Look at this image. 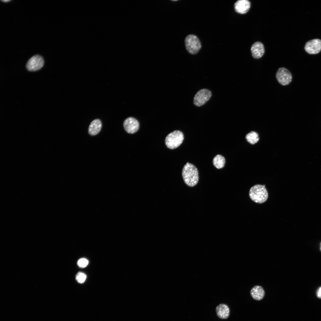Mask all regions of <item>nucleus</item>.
Wrapping results in <instances>:
<instances>
[{
  "label": "nucleus",
  "instance_id": "1",
  "mask_svg": "<svg viewBox=\"0 0 321 321\" xmlns=\"http://www.w3.org/2000/svg\"><path fill=\"white\" fill-rule=\"evenodd\" d=\"M182 175L185 183L192 187L196 185L199 180V174L196 168L193 164L187 162L184 166Z\"/></svg>",
  "mask_w": 321,
  "mask_h": 321
},
{
  "label": "nucleus",
  "instance_id": "2",
  "mask_svg": "<svg viewBox=\"0 0 321 321\" xmlns=\"http://www.w3.org/2000/svg\"><path fill=\"white\" fill-rule=\"evenodd\" d=\"M249 196L253 201L259 204L265 202L268 197V192L265 185L259 184L255 185L250 188Z\"/></svg>",
  "mask_w": 321,
  "mask_h": 321
},
{
  "label": "nucleus",
  "instance_id": "3",
  "mask_svg": "<svg viewBox=\"0 0 321 321\" xmlns=\"http://www.w3.org/2000/svg\"><path fill=\"white\" fill-rule=\"evenodd\" d=\"M184 139L182 133L176 130L169 133L166 137L165 143L168 148L173 149L178 147L182 142Z\"/></svg>",
  "mask_w": 321,
  "mask_h": 321
},
{
  "label": "nucleus",
  "instance_id": "4",
  "mask_svg": "<svg viewBox=\"0 0 321 321\" xmlns=\"http://www.w3.org/2000/svg\"><path fill=\"white\" fill-rule=\"evenodd\" d=\"M185 42L186 50L192 54H197L201 48V44L199 39L193 34L188 35L185 38Z\"/></svg>",
  "mask_w": 321,
  "mask_h": 321
},
{
  "label": "nucleus",
  "instance_id": "5",
  "mask_svg": "<svg viewBox=\"0 0 321 321\" xmlns=\"http://www.w3.org/2000/svg\"><path fill=\"white\" fill-rule=\"evenodd\" d=\"M211 96L212 93L209 90L204 88L200 89L194 97L193 104L196 106H201L209 100Z\"/></svg>",
  "mask_w": 321,
  "mask_h": 321
},
{
  "label": "nucleus",
  "instance_id": "6",
  "mask_svg": "<svg viewBox=\"0 0 321 321\" xmlns=\"http://www.w3.org/2000/svg\"><path fill=\"white\" fill-rule=\"evenodd\" d=\"M276 78L281 85L286 86L289 84L292 81V75L291 72L284 67L279 68L277 71Z\"/></svg>",
  "mask_w": 321,
  "mask_h": 321
},
{
  "label": "nucleus",
  "instance_id": "7",
  "mask_svg": "<svg viewBox=\"0 0 321 321\" xmlns=\"http://www.w3.org/2000/svg\"><path fill=\"white\" fill-rule=\"evenodd\" d=\"M44 64V61L42 57L39 55H35L28 61L26 67L29 71H36L40 69Z\"/></svg>",
  "mask_w": 321,
  "mask_h": 321
},
{
  "label": "nucleus",
  "instance_id": "8",
  "mask_svg": "<svg viewBox=\"0 0 321 321\" xmlns=\"http://www.w3.org/2000/svg\"><path fill=\"white\" fill-rule=\"evenodd\" d=\"M305 49L309 54L318 53L321 50V40L316 39L308 41L305 44Z\"/></svg>",
  "mask_w": 321,
  "mask_h": 321
},
{
  "label": "nucleus",
  "instance_id": "9",
  "mask_svg": "<svg viewBox=\"0 0 321 321\" xmlns=\"http://www.w3.org/2000/svg\"><path fill=\"white\" fill-rule=\"evenodd\" d=\"M139 123L138 120L132 117L126 119L123 122V127L128 133L133 134L136 132L139 129Z\"/></svg>",
  "mask_w": 321,
  "mask_h": 321
},
{
  "label": "nucleus",
  "instance_id": "10",
  "mask_svg": "<svg viewBox=\"0 0 321 321\" xmlns=\"http://www.w3.org/2000/svg\"><path fill=\"white\" fill-rule=\"evenodd\" d=\"M251 50L252 56L255 59H258L261 57L265 53V48L263 44L259 41L256 42L252 44Z\"/></svg>",
  "mask_w": 321,
  "mask_h": 321
},
{
  "label": "nucleus",
  "instance_id": "11",
  "mask_svg": "<svg viewBox=\"0 0 321 321\" xmlns=\"http://www.w3.org/2000/svg\"><path fill=\"white\" fill-rule=\"evenodd\" d=\"M250 7V2L247 0H239L234 4L235 11L240 14H244L248 12Z\"/></svg>",
  "mask_w": 321,
  "mask_h": 321
},
{
  "label": "nucleus",
  "instance_id": "12",
  "mask_svg": "<svg viewBox=\"0 0 321 321\" xmlns=\"http://www.w3.org/2000/svg\"><path fill=\"white\" fill-rule=\"evenodd\" d=\"M215 310L217 316L220 319H226L229 316V309L226 304L219 305L216 307Z\"/></svg>",
  "mask_w": 321,
  "mask_h": 321
},
{
  "label": "nucleus",
  "instance_id": "13",
  "mask_svg": "<svg viewBox=\"0 0 321 321\" xmlns=\"http://www.w3.org/2000/svg\"><path fill=\"white\" fill-rule=\"evenodd\" d=\"M250 294L254 299L260 300L264 297L265 292L262 287L259 285H256L251 289Z\"/></svg>",
  "mask_w": 321,
  "mask_h": 321
},
{
  "label": "nucleus",
  "instance_id": "14",
  "mask_svg": "<svg viewBox=\"0 0 321 321\" xmlns=\"http://www.w3.org/2000/svg\"><path fill=\"white\" fill-rule=\"evenodd\" d=\"M102 125V123L100 119H94L89 125L88 129L89 133L92 136L97 135L100 130Z\"/></svg>",
  "mask_w": 321,
  "mask_h": 321
},
{
  "label": "nucleus",
  "instance_id": "15",
  "mask_svg": "<svg viewBox=\"0 0 321 321\" xmlns=\"http://www.w3.org/2000/svg\"><path fill=\"white\" fill-rule=\"evenodd\" d=\"M246 139L248 142L251 144H254L259 140V134L255 131H251L246 136Z\"/></svg>",
  "mask_w": 321,
  "mask_h": 321
},
{
  "label": "nucleus",
  "instance_id": "16",
  "mask_svg": "<svg viewBox=\"0 0 321 321\" xmlns=\"http://www.w3.org/2000/svg\"><path fill=\"white\" fill-rule=\"evenodd\" d=\"M213 163L217 169L222 168L224 167L225 163V158L222 155H217L213 158Z\"/></svg>",
  "mask_w": 321,
  "mask_h": 321
},
{
  "label": "nucleus",
  "instance_id": "17",
  "mask_svg": "<svg viewBox=\"0 0 321 321\" xmlns=\"http://www.w3.org/2000/svg\"><path fill=\"white\" fill-rule=\"evenodd\" d=\"M86 275L84 273L79 272L76 276V279L78 282L80 283H84L86 278Z\"/></svg>",
  "mask_w": 321,
  "mask_h": 321
},
{
  "label": "nucleus",
  "instance_id": "18",
  "mask_svg": "<svg viewBox=\"0 0 321 321\" xmlns=\"http://www.w3.org/2000/svg\"><path fill=\"white\" fill-rule=\"evenodd\" d=\"M89 263L88 260L84 258L79 259L77 262L78 266L81 268H84L86 267Z\"/></svg>",
  "mask_w": 321,
  "mask_h": 321
},
{
  "label": "nucleus",
  "instance_id": "19",
  "mask_svg": "<svg viewBox=\"0 0 321 321\" xmlns=\"http://www.w3.org/2000/svg\"><path fill=\"white\" fill-rule=\"evenodd\" d=\"M316 295L317 297L321 299V287H319L316 292Z\"/></svg>",
  "mask_w": 321,
  "mask_h": 321
},
{
  "label": "nucleus",
  "instance_id": "20",
  "mask_svg": "<svg viewBox=\"0 0 321 321\" xmlns=\"http://www.w3.org/2000/svg\"><path fill=\"white\" fill-rule=\"evenodd\" d=\"M10 1V0H1V1H3V2H7L9 1Z\"/></svg>",
  "mask_w": 321,
  "mask_h": 321
},
{
  "label": "nucleus",
  "instance_id": "21",
  "mask_svg": "<svg viewBox=\"0 0 321 321\" xmlns=\"http://www.w3.org/2000/svg\"><path fill=\"white\" fill-rule=\"evenodd\" d=\"M320 249H321V243Z\"/></svg>",
  "mask_w": 321,
  "mask_h": 321
}]
</instances>
